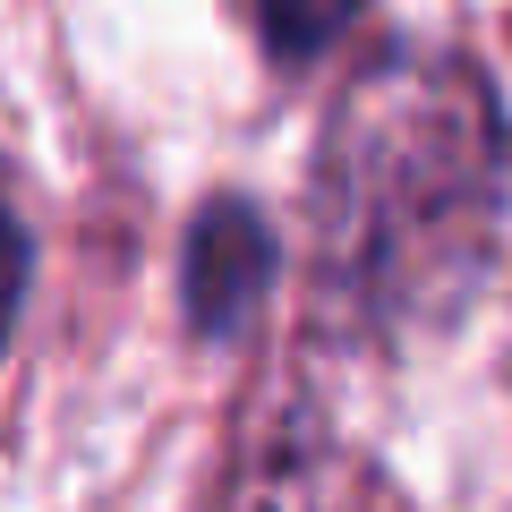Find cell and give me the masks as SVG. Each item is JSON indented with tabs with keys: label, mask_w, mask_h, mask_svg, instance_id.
Masks as SVG:
<instances>
[{
	"label": "cell",
	"mask_w": 512,
	"mask_h": 512,
	"mask_svg": "<svg viewBox=\"0 0 512 512\" xmlns=\"http://www.w3.org/2000/svg\"><path fill=\"white\" fill-rule=\"evenodd\" d=\"M495 188V111L470 69L393 52L359 77L325 137V248L376 291L419 282L436 256L470 248Z\"/></svg>",
	"instance_id": "6da1fadb"
},
{
	"label": "cell",
	"mask_w": 512,
	"mask_h": 512,
	"mask_svg": "<svg viewBox=\"0 0 512 512\" xmlns=\"http://www.w3.org/2000/svg\"><path fill=\"white\" fill-rule=\"evenodd\" d=\"M265 274H274V239H265V222H256L239 197L205 205L197 231H188V316H197L205 333L239 325L248 299L265 291Z\"/></svg>",
	"instance_id": "7a4b0ae2"
},
{
	"label": "cell",
	"mask_w": 512,
	"mask_h": 512,
	"mask_svg": "<svg viewBox=\"0 0 512 512\" xmlns=\"http://www.w3.org/2000/svg\"><path fill=\"white\" fill-rule=\"evenodd\" d=\"M248 9H256V35H265L274 60H316L367 0H248Z\"/></svg>",
	"instance_id": "3957f363"
},
{
	"label": "cell",
	"mask_w": 512,
	"mask_h": 512,
	"mask_svg": "<svg viewBox=\"0 0 512 512\" xmlns=\"http://www.w3.org/2000/svg\"><path fill=\"white\" fill-rule=\"evenodd\" d=\"M18 291H26V239H18V222H9V205H0V333L18 316Z\"/></svg>",
	"instance_id": "277c9868"
}]
</instances>
